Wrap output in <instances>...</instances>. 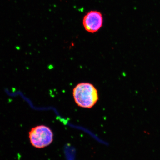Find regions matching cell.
<instances>
[{
  "label": "cell",
  "mask_w": 160,
  "mask_h": 160,
  "mask_svg": "<svg viewBox=\"0 0 160 160\" xmlns=\"http://www.w3.org/2000/svg\"><path fill=\"white\" fill-rule=\"evenodd\" d=\"M73 96L78 106L84 108H92L99 99L97 89L89 83L78 84L73 89Z\"/></svg>",
  "instance_id": "obj_1"
},
{
  "label": "cell",
  "mask_w": 160,
  "mask_h": 160,
  "mask_svg": "<svg viewBox=\"0 0 160 160\" xmlns=\"http://www.w3.org/2000/svg\"><path fill=\"white\" fill-rule=\"evenodd\" d=\"M29 138L32 145L38 148H42L52 142L53 135L50 128L45 125L38 126L29 132Z\"/></svg>",
  "instance_id": "obj_2"
},
{
  "label": "cell",
  "mask_w": 160,
  "mask_h": 160,
  "mask_svg": "<svg viewBox=\"0 0 160 160\" xmlns=\"http://www.w3.org/2000/svg\"><path fill=\"white\" fill-rule=\"evenodd\" d=\"M103 19L101 13L97 11H91L84 17L83 24L86 31L94 33L101 28Z\"/></svg>",
  "instance_id": "obj_3"
}]
</instances>
